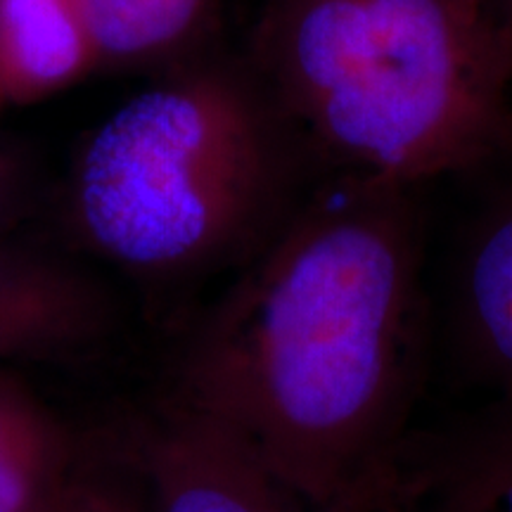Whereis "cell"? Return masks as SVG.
<instances>
[{
	"label": "cell",
	"mask_w": 512,
	"mask_h": 512,
	"mask_svg": "<svg viewBox=\"0 0 512 512\" xmlns=\"http://www.w3.org/2000/svg\"><path fill=\"white\" fill-rule=\"evenodd\" d=\"M425 368L413 188L299 202L190 337L176 406L233 434L311 512H373Z\"/></svg>",
	"instance_id": "obj_1"
},
{
	"label": "cell",
	"mask_w": 512,
	"mask_h": 512,
	"mask_svg": "<svg viewBox=\"0 0 512 512\" xmlns=\"http://www.w3.org/2000/svg\"><path fill=\"white\" fill-rule=\"evenodd\" d=\"M247 67L304 157L415 188L494 145L512 27L494 0H268Z\"/></svg>",
	"instance_id": "obj_2"
},
{
	"label": "cell",
	"mask_w": 512,
	"mask_h": 512,
	"mask_svg": "<svg viewBox=\"0 0 512 512\" xmlns=\"http://www.w3.org/2000/svg\"><path fill=\"white\" fill-rule=\"evenodd\" d=\"M299 152L249 67L176 64L83 140L67 219L147 287L245 266L299 207Z\"/></svg>",
	"instance_id": "obj_3"
},
{
	"label": "cell",
	"mask_w": 512,
	"mask_h": 512,
	"mask_svg": "<svg viewBox=\"0 0 512 512\" xmlns=\"http://www.w3.org/2000/svg\"><path fill=\"white\" fill-rule=\"evenodd\" d=\"M150 512H311L223 427L169 403L140 444Z\"/></svg>",
	"instance_id": "obj_4"
},
{
	"label": "cell",
	"mask_w": 512,
	"mask_h": 512,
	"mask_svg": "<svg viewBox=\"0 0 512 512\" xmlns=\"http://www.w3.org/2000/svg\"><path fill=\"white\" fill-rule=\"evenodd\" d=\"M380 508L512 512V396H491L439 432L408 437Z\"/></svg>",
	"instance_id": "obj_5"
},
{
	"label": "cell",
	"mask_w": 512,
	"mask_h": 512,
	"mask_svg": "<svg viewBox=\"0 0 512 512\" xmlns=\"http://www.w3.org/2000/svg\"><path fill=\"white\" fill-rule=\"evenodd\" d=\"M114 306L91 273L0 242V358L57 361L110 335Z\"/></svg>",
	"instance_id": "obj_6"
},
{
	"label": "cell",
	"mask_w": 512,
	"mask_h": 512,
	"mask_svg": "<svg viewBox=\"0 0 512 512\" xmlns=\"http://www.w3.org/2000/svg\"><path fill=\"white\" fill-rule=\"evenodd\" d=\"M456 309L467 368L494 396H512V197L467 242Z\"/></svg>",
	"instance_id": "obj_7"
},
{
	"label": "cell",
	"mask_w": 512,
	"mask_h": 512,
	"mask_svg": "<svg viewBox=\"0 0 512 512\" xmlns=\"http://www.w3.org/2000/svg\"><path fill=\"white\" fill-rule=\"evenodd\" d=\"M98 69L74 0H0V81L12 102L67 91Z\"/></svg>",
	"instance_id": "obj_8"
},
{
	"label": "cell",
	"mask_w": 512,
	"mask_h": 512,
	"mask_svg": "<svg viewBox=\"0 0 512 512\" xmlns=\"http://www.w3.org/2000/svg\"><path fill=\"white\" fill-rule=\"evenodd\" d=\"M98 69L155 67L188 53L216 0H74Z\"/></svg>",
	"instance_id": "obj_9"
},
{
	"label": "cell",
	"mask_w": 512,
	"mask_h": 512,
	"mask_svg": "<svg viewBox=\"0 0 512 512\" xmlns=\"http://www.w3.org/2000/svg\"><path fill=\"white\" fill-rule=\"evenodd\" d=\"M67 479L55 422L0 382V512H48Z\"/></svg>",
	"instance_id": "obj_10"
},
{
	"label": "cell",
	"mask_w": 512,
	"mask_h": 512,
	"mask_svg": "<svg viewBox=\"0 0 512 512\" xmlns=\"http://www.w3.org/2000/svg\"><path fill=\"white\" fill-rule=\"evenodd\" d=\"M48 512H145L126 496L88 479H67Z\"/></svg>",
	"instance_id": "obj_11"
},
{
	"label": "cell",
	"mask_w": 512,
	"mask_h": 512,
	"mask_svg": "<svg viewBox=\"0 0 512 512\" xmlns=\"http://www.w3.org/2000/svg\"><path fill=\"white\" fill-rule=\"evenodd\" d=\"M31 185V166L15 147L0 145V226L22 207Z\"/></svg>",
	"instance_id": "obj_12"
},
{
	"label": "cell",
	"mask_w": 512,
	"mask_h": 512,
	"mask_svg": "<svg viewBox=\"0 0 512 512\" xmlns=\"http://www.w3.org/2000/svg\"><path fill=\"white\" fill-rule=\"evenodd\" d=\"M494 3L498 5V10L503 12V17L508 19V24L512 27V0H494Z\"/></svg>",
	"instance_id": "obj_13"
},
{
	"label": "cell",
	"mask_w": 512,
	"mask_h": 512,
	"mask_svg": "<svg viewBox=\"0 0 512 512\" xmlns=\"http://www.w3.org/2000/svg\"><path fill=\"white\" fill-rule=\"evenodd\" d=\"M5 100H8V98H5V88H3V81H0V105H3Z\"/></svg>",
	"instance_id": "obj_14"
},
{
	"label": "cell",
	"mask_w": 512,
	"mask_h": 512,
	"mask_svg": "<svg viewBox=\"0 0 512 512\" xmlns=\"http://www.w3.org/2000/svg\"><path fill=\"white\" fill-rule=\"evenodd\" d=\"M375 512H403V510H396V508H380V510H375Z\"/></svg>",
	"instance_id": "obj_15"
}]
</instances>
